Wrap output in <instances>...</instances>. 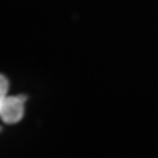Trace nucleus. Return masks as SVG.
Wrapping results in <instances>:
<instances>
[{
  "label": "nucleus",
  "instance_id": "1",
  "mask_svg": "<svg viewBox=\"0 0 158 158\" xmlns=\"http://www.w3.org/2000/svg\"><path fill=\"white\" fill-rule=\"evenodd\" d=\"M27 95L0 97V117L6 124H16L25 114Z\"/></svg>",
  "mask_w": 158,
  "mask_h": 158
}]
</instances>
